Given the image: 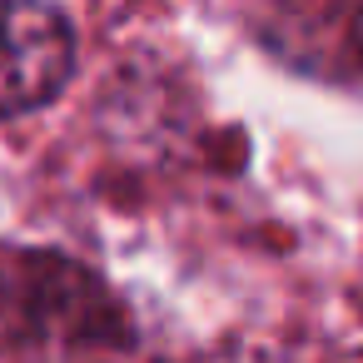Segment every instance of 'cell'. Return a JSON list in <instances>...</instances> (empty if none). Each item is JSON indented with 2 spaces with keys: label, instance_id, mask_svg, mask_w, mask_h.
I'll return each instance as SVG.
<instances>
[{
  "label": "cell",
  "instance_id": "6da1fadb",
  "mask_svg": "<svg viewBox=\"0 0 363 363\" xmlns=\"http://www.w3.org/2000/svg\"><path fill=\"white\" fill-rule=\"evenodd\" d=\"M75 75V30L50 0H0V120L35 115Z\"/></svg>",
  "mask_w": 363,
  "mask_h": 363
},
{
  "label": "cell",
  "instance_id": "7a4b0ae2",
  "mask_svg": "<svg viewBox=\"0 0 363 363\" xmlns=\"http://www.w3.org/2000/svg\"><path fill=\"white\" fill-rule=\"evenodd\" d=\"M353 45H358V55H363V11H358V21H353Z\"/></svg>",
  "mask_w": 363,
  "mask_h": 363
}]
</instances>
